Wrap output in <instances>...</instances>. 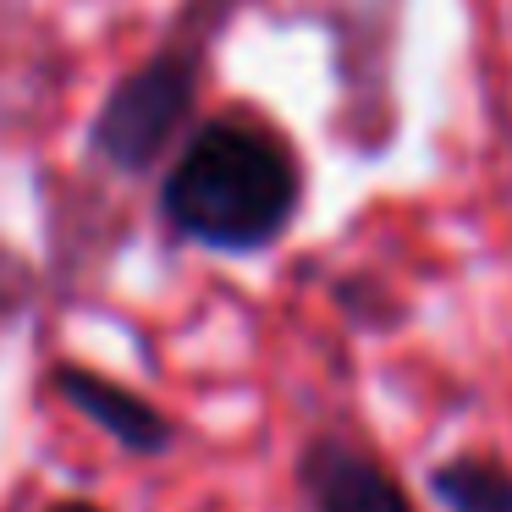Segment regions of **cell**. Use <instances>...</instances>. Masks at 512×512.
Returning <instances> with one entry per match:
<instances>
[{
    "label": "cell",
    "mask_w": 512,
    "mask_h": 512,
    "mask_svg": "<svg viewBox=\"0 0 512 512\" xmlns=\"http://www.w3.org/2000/svg\"><path fill=\"white\" fill-rule=\"evenodd\" d=\"M298 204V149L248 111L199 122L160 177V221L210 254H265L292 232Z\"/></svg>",
    "instance_id": "6da1fadb"
},
{
    "label": "cell",
    "mask_w": 512,
    "mask_h": 512,
    "mask_svg": "<svg viewBox=\"0 0 512 512\" xmlns=\"http://www.w3.org/2000/svg\"><path fill=\"white\" fill-rule=\"evenodd\" d=\"M237 0H188L182 17L171 23L166 45L149 50L127 78L111 83L89 122V155L105 160L122 177H149L160 160L171 155L193 122V105L204 89V67H210V45L226 28V12Z\"/></svg>",
    "instance_id": "7a4b0ae2"
},
{
    "label": "cell",
    "mask_w": 512,
    "mask_h": 512,
    "mask_svg": "<svg viewBox=\"0 0 512 512\" xmlns=\"http://www.w3.org/2000/svg\"><path fill=\"white\" fill-rule=\"evenodd\" d=\"M298 496L309 512H413L402 479L342 430H314L303 441Z\"/></svg>",
    "instance_id": "3957f363"
},
{
    "label": "cell",
    "mask_w": 512,
    "mask_h": 512,
    "mask_svg": "<svg viewBox=\"0 0 512 512\" xmlns=\"http://www.w3.org/2000/svg\"><path fill=\"white\" fill-rule=\"evenodd\" d=\"M50 391H56L67 408H78L94 430H105L122 452L133 457H166L177 446L182 424L171 419L160 402L127 391L122 380L100 375V369H83V364H50Z\"/></svg>",
    "instance_id": "277c9868"
},
{
    "label": "cell",
    "mask_w": 512,
    "mask_h": 512,
    "mask_svg": "<svg viewBox=\"0 0 512 512\" xmlns=\"http://www.w3.org/2000/svg\"><path fill=\"white\" fill-rule=\"evenodd\" d=\"M441 512H512V468L490 452H457L430 468Z\"/></svg>",
    "instance_id": "5b68a950"
},
{
    "label": "cell",
    "mask_w": 512,
    "mask_h": 512,
    "mask_svg": "<svg viewBox=\"0 0 512 512\" xmlns=\"http://www.w3.org/2000/svg\"><path fill=\"white\" fill-rule=\"evenodd\" d=\"M17 287H23V265H12V259L0 254V314L23 303V292H17Z\"/></svg>",
    "instance_id": "8992f818"
},
{
    "label": "cell",
    "mask_w": 512,
    "mask_h": 512,
    "mask_svg": "<svg viewBox=\"0 0 512 512\" xmlns=\"http://www.w3.org/2000/svg\"><path fill=\"white\" fill-rule=\"evenodd\" d=\"M45 512H111V507H100V501H89V496H67V501H56V507H45Z\"/></svg>",
    "instance_id": "52a82bcc"
}]
</instances>
